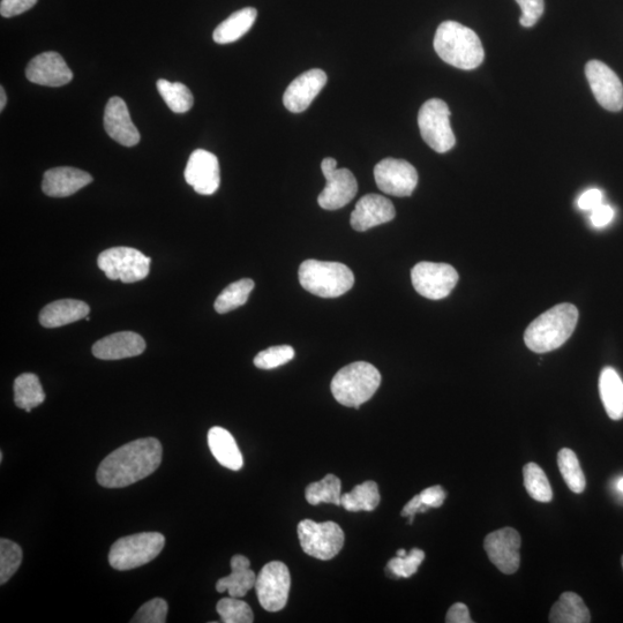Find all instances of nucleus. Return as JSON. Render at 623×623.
I'll use <instances>...</instances> for the list:
<instances>
[{
  "label": "nucleus",
  "mask_w": 623,
  "mask_h": 623,
  "mask_svg": "<svg viewBox=\"0 0 623 623\" xmlns=\"http://www.w3.org/2000/svg\"><path fill=\"white\" fill-rule=\"evenodd\" d=\"M162 445L155 438L130 442L105 457L97 469V482L107 489H122L139 482L159 469Z\"/></svg>",
  "instance_id": "obj_1"
},
{
  "label": "nucleus",
  "mask_w": 623,
  "mask_h": 623,
  "mask_svg": "<svg viewBox=\"0 0 623 623\" xmlns=\"http://www.w3.org/2000/svg\"><path fill=\"white\" fill-rule=\"evenodd\" d=\"M434 49L445 63L470 71L482 65L485 52L474 30L456 21H445L434 36Z\"/></svg>",
  "instance_id": "obj_2"
},
{
  "label": "nucleus",
  "mask_w": 623,
  "mask_h": 623,
  "mask_svg": "<svg viewBox=\"0 0 623 623\" xmlns=\"http://www.w3.org/2000/svg\"><path fill=\"white\" fill-rule=\"evenodd\" d=\"M579 310L572 304H560L539 315L525 330L524 342L537 354L557 350L573 335Z\"/></svg>",
  "instance_id": "obj_3"
},
{
  "label": "nucleus",
  "mask_w": 623,
  "mask_h": 623,
  "mask_svg": "<svg viewBox=\"0 0 623 623\" xmlns=\"http://www.w3.org/2000/svg\"><path fill=\"white\" fill-rule=\"evenodd\" d=\"M381 384V374L370 363L357 362L336 373L332 389L335 400L344 407L359 409L370 401Z\"/></svg>",
  "instance_id": "obj_4"
},
{
  "label": "nucleus",
  "mask_w": 623,
  "mask_h": 623,
  "mask_svg": "<svg viewBox=\"0 0 623 623\" xmlns=\"http://www.w3.org/2000/svg\"><path fill=\"white\" fill-rule=\"evenodd\" d=\"M298 275L302 287L321 298L341 297L355 284L354 273L339 262L306 260L300 265Z\"/></svg>",
  "instance_id": "obj_5"
},
{
  "label": "nucleus",
  "mask_w": 623,
  "mask_h": 623,
  "mask_svg": "<svg viewBox=\"0 0 623 623\" xmlns=\"http://www.w3.org/2000/svg\"><path fill=\"white\" fill-rule=\"evenodd\" d=\"M164 545L165 538L159 532H142L120 538L111 547L110 566L124 572L147 565L162 552Z\"/></svg>",
  "instance_id": "obj_6"
},
{
  "label": "nucleus",
  "mask_w": 623,
  "mask_h": 623,
  "mask_svg": "<svg viewBox=\"0 0 623 623\" xmlns=\"http://www.w3.org/2000/svg\"><path fill=\"white\" fill-rule=\"evenodd\" d=\"M418 125L422 138L435 152L444 154L455 146L450 110L445 101L432 99L425 102L419 110Z\"/></svg>",
  "instance_id": "obj_7"
},
{
  "label": "nucleus",
  "mask_w": 623,
  "mask_h": 623,
  "mask_svg": "<svg viewBox=\"0 0 623 623\" xmlns=\"http://www.w3.org/2000/svg\"><path fill=\"white\" fill-rule=\"evenodd\" d=\"M152 259L132 247H112L102 252L97 265L109 280L135 283L145 280Z\"/></svg>",
  "instance_id": "obj_8"
},
{
  "label": "nucleus",
  "mask_w": 623,
  "mask_h": 623,
  "mask_svg": "<svg viewBox=\"0 0 623 623\" xmlns=\"http://www.w3.org/2000/svg\"><path fill=\"white\" fill-rule=\"evenodd\" d=\"M298 537L304 552L322 561L335 558L344 545V532L334 522L304 520L298 525Z\"/></svg>",
  "instance_id": "obj_9"
},
{
  "label": "nucleus",
  "mask_w": 623,
  "mask_h": 623,
  "mask_svg": "<svg viewBox=\"0 0 623 623\" xmlns=\"http://www.w3.org/2000/svg\"><path fill=\"white\" fill-rule=\"evenodd\" d=\"M411 281L420 296L440 300L452 294L459 282V274L450 265L425 261L412 268Z\"/></svg>",
  "instance_id": "obj_10"
},
{
  "label": "nucleus",
  "mask_w": 623,
  "mask_h": 623,
  "mask_svg": "<svg viewBox=\"0 0 623 623\" xmlns=\"http://www.w3.org/2000/svg\"><path fill=\"white\" fill-rule=\"evenodd\" d=\"M291 576L287 566L280 561L269 562L261 569L255 582V591L262 609L279 612L288 603Z\"/></svg>",
  "instance_id": "obj_11"
},
{
  "label": "nucleus",
  "mask_w": 623,
  "mask_h": 623,
  "mask_svg": "<svg viewBox=\"0 0 623 623\" xmlns=\"http://www.w3.org/2000/svg\"><path fill=\"white\" fill-rule=\"evenodd\" d=\"M326 186L318 198V204L326 210H337L347 206L358 192L357 179L348 169H337L333 157H327L321 163Z\"/></svg>",
  "instance_id": "obj_12"
},
{
  "label": "nucleus",
  "mask_w": 623,
  "mask_h": 623,
  "mask_svg": "<svg viewBox=\"0 0 623 623\" xmlns=\"http://www.w3.org/2000/svg\"><path fill=\"white\" fill-rule=\"evenodd\" d=\"M374 178L380 191L399 198L410 197L418 184L414 165L392 157L375 165Z\"/></svg>",
  "instance_id": "obj_13"
},
{
  "label": "nucleus",
  "mask_w": 623,
  "mask_h": 623,
  "mask_svg": "<svg viewBox=\"0 0 623 623\" xmlns=\"http://www.w3.org/2000/svg\"><path fill=\"white\" fill-rule=\"evenodd\" d=\"M585 75L597 102L606 110L623 109V85L618 75L600 60H590Z\"/></svg>",
  "instance_id": "obj_14"
},
{
  "label": "nucleus",
  "mask_w": 623,
  "mask_h": 623,
  "mask_svg": "<svg viewBox=\"0 0 623 623\" xmlns=\"http://www.w3.org/2000/svg\"><path fill=\"white\" fill-rule=\"evenodd\" d=\"M487 557L501 573L512 575L521 564V536L513 528H504L487 535L484 542Z\"/></svg>",
  "instance_id": "obj_15"
},
{
  "label": "nucleus",
  "mask_w": 623,
  "mask_h": 623,
  "mask_svg": "<svg viewBox=\"0 0 623 623\" xmlns=\"http://www.w3.org/2000/svg\"><path fill=\"white\" fill-rule=\"evenodd\" d=\"M186 183L201 195H212L219 190L220 163L219 159L204 149L194 150L185 169Z\"/></svg>",
  "instance_id": "obj_16"
},
{
  "label": "nucleus",
  "mask_w": 623,
  "mask_h": 623,
  "mask_svg": "<svg viewBox=\"0 0 623 623\" xmlns=\"http://www.w3.org/2000/svg\"><path fill=\"white\" fill-rule=\"evenodd\" d=\"M26 77L36 85L62 87L70 84L73 73L62 56L57 52L48 51L30 60Z\"/></svg>",
  "instance_id": "obj_17"
},
{
  "label": "nucleus",
  "mask_w": 623,
  "mask_h": 623,
  "mask_svg": "<svg viewBox=\"0 0 623 623\" xmlns=\"http://www.w3.org/2000/svg\"><path fill=\"white\" fill-rule=\"evenodd\" d=\"M327 74L313 69L299 75L291 82L283 96L284 107L294 114H300L310 107L315 97L327 84Z\"/></svg>",
  "instance_id": "obj_18"
},
{
  "label": "nucleus",
  "mask_w": 623,
  "mask_h": 623,
  "mask_svg": "<svg viewBox=\"0 0 623 623\" xmlns=\"http://www.w3.org/2000/svg\"><path fill=\"white\" fill-rule=\"evenodd\" d=\"M396 210L393 202L379 194H367L357 202L350 217L352 229L364 232L393 221Z\"/></svg>",
  "instance_id": "obj_19"
},
{
  "label": "nucleus",
  "mask_w": 623,
  "mask_h": 623,
  "mask_svg": "<svg viewBox=\"0 0 623 623\" xmlns=\"http://www.w3.org/2000/svg\"><path fill=\"white\" fill-rule=\"evenodd\" d=\"M104 129L119 145L133 147L140 142V133L132 122L129 108L118 96L111 97L105 107Z\"/></svg>",
  "instance_id": "obj_20"
},
{
  "label": "nucleus",
  "mask_w": 623,
  "mask_h": 623,
  "mask_svg": "<svg viewBox=\"0 0 623 623\" xmlns=\"http://www.w3.org/2000/svg\"><path fill=\"white\" fill-rule=\"evenodd\" d=\"M93 182L86 171L70 167H60L45 172L42 190L51 198H66L84 189Z\"/></svg>",
  "instance_id": "obj_21"
},
{
  "label": "nucleus",
  "mask_w": 623,
  "mask_h": 623,
  "mask_svg": "<svg viewBox=\"0 0 623 623\" xmlns=\"http://www.w3.org/2000/svg\"><path fill=\"white\" fill-rule=\"evenodd\" d=\"M146 342L133 332H120L96 342L93 355L102 360H119L144 354Z\"/></svg>",
  "instance_id": "obj_22"
},
{
  "label": "nucleus",
  "mask_w": 623,
  "mask_h": 623,
  "mask_svg": "<svg viewBox=\"0 0 623 623\" xmlns=\"http://www.w3.org/2000/svg\"><path fill=\"white\" fill-rule=\"evenodd\" d=\"M250 566V560L244 555H235L231 559V574L217 581L216 590L220 594L228 591L229 596L234 598L245 597L257 582V575Z\"/></svg>",
  "instance_id": "obj_23"
},
{
  "label": "nucleus",
  "mask_w": 623,
  "mask_h": 623,
  "mask_svg": "<svg viewBox=\"0 0 623 623\" xmlns=\"http://www.w3.org/2000/svg\"><path fill=\"white\" fill-rule=\"evenodd\" d=\"M89 311V306L81 300H57L41 311L40 324L45 328L63 327L86 319Z\"/></svg>",
  "instance_id": "obj_24"
},
{
  "label": "nucleus",
  "mask_w": 623,
  "mask_h": 623,
  "mask_svg": "<svg viewBox=\"0 0 623 623\" xmlns=\"http://www.w3.org/2000/svg\"><path fill=\"white\" fill-rule=\"evenodd\" d=\"M208 446L217 462L232 471L243 468V455L232 434L223 427H213L208 432Z\"/></svg>",
  "instance_id": "obj_25"
},
{
  "label": "nucleus",
  "mask_w": 623,
  "mask_h": 623,
  "mask_svg": "<svg viewBox=\"0 0 623 623\" xmlns=\"http://www.w3.org/2000/svg\"><path fill=\"white\" fill-rule=\"evenodd\" d=\"M599 393L606 414L613 420L623 418V381L612 367H605L600 373Z\"/></svg>",
  "instance_id": "obj_26"
},
{
  "label": "nucleus",
  "mask_w": 623,
  "mask_h": 623,
  "mask_svg": "<svg viewBox=\"0 0 623 623\" xmlns=\"http://www.w3.org/2000/svg\"><path fill=\"white\" fill-rule=\"evenodd\" d=\"M258 11L254 7H245L232 13L227 20L215 29L213 39L219 44H229L242 39L257 20Z\"/></svg>",
  "instance_id": "obj_27"
},
{
  "label": "nucleus",
  "mask_w": 623,
  "mask_h": 623,
  "mask_svg": "<svg viewBox=\"0 0 623 623\" xmlns=\"http://www.w3.org/2000/svg\"><path fill=\"white\" fill-rule=\"evenodd\" d=\"M550 622L588 623L591 622V614L579 595L574 594V592H565L553 605Z\"/></svg>",
  "instance_id": "obj_28"
},
{
  "label": "nucleus",
  "mask_w": 623,
  "mask_h": 623,
  "mask_svg": "<svg viewBox=\"0 0 623 623\" xmlns=\"http://www.w3.org/2000/svg\"><path fill=\"white\" fill-rule=\"evenodd\" d=\"M45 401V394L39 377L33 373L21 374L14 381V402L27 412L39 407Z\"/></svg>",
  "instance_id": "obj_29"
},
{
  "label": "nucleus",
  "mask_w": 623,
  "mask_h": 623,
  "mask_svg": "<svg viewBox=\"0 0 623 623\" xmlns=\"http://www.w3.org/2000/svg\"><path fill=\"white\" fill-rule=\"evenodd\" d=\"M380 504L378 484L369 480L341 497V506L348 512H373Z\"/></svg>",
  "instance_id": "obj_30"
},
{
  "label": "nucleus",
  "mask_w": 623,
  "mask_h": 623,
  "mask_svg": "<svg viewBox=\"0 0 623 623\" xmlns=\"http://www.w3.org/2000/svg\"><path fill=\"white\" fill-rule=\"evenodd\" d=\"M157 90L169 109L175 114H186L194 103L191 90L180 82H170L160 79L156 84Z\"/></svg>",
  "instance_id": "obj_31"
},
{
  "label": "nucleus",
  "mask_w": 623,
  "mask_h": 623,
  "mask_svg": "<svg viewBox=\"0 0 623 623\" xmlns=\"http://www.w3.org/2000/svg\"><path fill=\"white\" fill-rule=\"evenodd\" d=\"M305 497L312 506H318L322 502L341 506V480L334 475H327L320 482L307 486Z\"/></svg>",
  "instance_id": "obj_32"
},
{
  "label": "nucleus",
  "mask_w": 623,
  "mask_h": 623,
  "mask_svg": "<svg viewBox=\"0 0 623 623\" xmlns=\"http://www.w3.org/2000/svg\"><path fill=\"white\" fill-rule=\"evenodd\" d=\"M254 287V281L251 279H243L230 284L217 297L214 305L216 312L225 314L245 305Z\"/></svg>",
  "instance_id": "obj_33"
},
{
  "label": "nucleus",
  "mask_w": 623,
  "mask_h": 623,
  "mask_svg": "<svg viewBox=\"0 0 623 623\" xmlns=\"http://www.w3.org/2000/svg\"><path fill=\"white\" fill-rule=\"evenodd\" d=\"M558 465L562 477H564L569 490L581 494L587 486V480L583 474L579 459L572 449H561L558 454Z\"/></svg>",
  "instance_id": "obj_34"
},
{
  "label": "nucleus",
  "mask_w": 623,
  "mask_h": 623,
  "mask_svg": "<svg viewBox=\"0 0 623 623\" xmlns=\"http://www.w3.org/2000/svg\"><path fill=\"white\" fill-rule=\"evenodd\" d=\"M524 486L530 497L539 502H551L553 491L549 478L536 463H529L523 469Z\"/></svg>",
  "instance_id": "obj_35"
},
{
  "label": "nucleus",
  "mask_w": 623,
  "mask_h": 623,
  "mask_svg": "<svg viewBox=\"0 0 623 623\" xmlns=\"http://www.w3.org/2000/svg\"><path fill=\"white\" fill-rule=\"evenodd\" d=\"M21 562V547L12 540L0 539V584L4 585L11 580L18 572Z\"/></svg>",
  "instance_id": "obj_36"
},
{
  "label": "nucleus",
  "mask_w": 623,
  "mask_h": 623,
  "mask_svg": "<svg viewBox=\"0 0 623 623\" xmlns=\"http://www.w3.org/2000/svg\"><path fill=\"white\" fill-rule=\"evenodd\" d=\"M216 611L225 623H251L254 615L249 604L239 598H223L216 605Z\"/></svg>",
  "instance_id": "obj_37"
},
{
  "label": "nucleus",
  "mask_w": 623,
  "mask_h": 623,
  "mask_svg": "<svg viewBox=\"0 0 623 623\" xmlns=\"http://www.w3.org/2000/svg\"><path fill=\"white\" fill-rule=\"evenodd\" d=\"M295 357L294 348L290 345H279L259 352L254 358V365L260 370H274L288 364Z\"/></svg>",
  "instance_id": "obj_38"
},
{
  "label": "nucleus",
  "mask_w": 623,
  "mask_h": 623,
  "mask_svg": "<svg viewBox=\"0 0 623 623\" xmlns=\"http://www.w3.org/2000/svg\"><path fill=\"white\" fill-rule=\"evenodd\" d=\"M424 559V551L414 549L410 551L407 557H397L390 560L387 565V570L395 577H404V579H409V577L417 573V570L420 565L423 564Z\"/></svg>",
  "instance_id": "obj_39"
},
{
  "label": "nucleus",
  "mask_w": 623,
  "mask_h": 623,
  "mask_svg": "<svg viewBox=\"0 0 623 623\" xmlns=\"http://www.w3.org/2000/svg\"><path fill=\"white\" fill-rule=\"evenodd\" d=\"M168 604L164 599L155 598L142 605L131 620L132 623H164L167 621Z\"/></svg>",
  "instance_id": "obj_40"
},
{
  "label": "nucleus",
  "mask_w": 623,
  "mask_h": 623,
  "mask_svg": "<svg viewBox=\"0 0 623 623\" xmlns=\"http://www.w3.org/2000/svg\"><path fill=\"white\" fill-rule=\"evenodd\" d=\"M516 2L522 10L521 25L525 28L534 27L544 14V0H516Z\"/></svg>",
  "instance_id": "obj_41"
},
{
  "label": "nucleus",
  "mask_w": 623,
  "mask_h": 623,
  "mask_svg": "<svg viewBox=\"0 0 623 623\" xmlns=\"http://www.w3.org/2000/svg\"><path fill=\"white\" fill-rule=\"evenodd\" d=\"M37 0H2L0 3V14L4 18L17 17L22 13L33 9Z\"/></svg>",
  "instance_id": "obj_42"
},
{
  "label": "nucleus",
  "mask_w": 623,
  "mask_h": 623,
  "mask_svg": "<svg viewBox=\"0 0 623 623\" xmlns=\"http://www.w3.org/2000/svg\"><path fill=\"white\" fill-rule=\"evenodd\" d=\"M420 499L429 508H439L444 505L446 492L441 486H432L419 494Z\"/></svg>",
  "instance_id": "obj_43"
},
{
  "label": "nucleus",
  "mask_w": 623,
  "mask_h": 623,
  "mask_svg": "<svg viewBox=\"0 0 623 623\" xmlns=\"http://www.w3.org/2000/svg\"><path fill=\"white\" fill-rule=\"evenodd\" d=\"M614 219V210L609 205H599L591 210V223L595 228H605Z\"/></svg>",
  "instance_id": "obj_44"
},
{
  "label": "nucleus",
  "mask_w": 623,
  "mask_h": 623,
  "mask_svg": "<svg viewBox=\"0 0 623 623\" xmlns=\"http://www.w3.org/2000/svg\"><path fill=\"white\" fill-rule=\"evenodd\" d=\"M446 622L448 623H472L468 606L463 603H456L450 607Z\"/></svg>",
  "instance_id": "obj_45"
},
{
  "label": "nucleus",
  "mask_w": 623,
  "mask_h": 623,
  "mask_svg": "<svg viewBox=\"0 0 623 623\" xmlns=\"http://www.w3.org/2000/svg\"><path fill=\"white\" fill-rule=\"evenodd\" d=\"M603 204V193L598 189H591L584 192L579 199V207L582 210H594Z\"/></svg>",
  "instance_id": "obj_46"
},
{
  "label": "nucleus",
  "mask_w": 623,
  "mask_h": 623,
  "mask_svg": "<svg viewBox=\"0 0 623 623\" xmlns=\"http://www.w3.org/2000/svg\"><path fill=\"white\" fill-rule=\"evenodd\" d=\"M430 508L427 507L422 499H420V495H416V497L412 498L407 505L404 506L401 515L403 517H409V523L414 522L415 516L418 513H425Z\"/></svg>",
  "instance_id": "obj_47"
},
{
  "label": "nucleus",
  "mask_w": 623,
  "mask_h": 623,
  "mask_svg": "<svg viewBox=\"0 0 623 623\" xmlns=\"http://www.w3.org/2000/svg\"><path fill=\"white\" fill-rule=\"evenodd\" d=\"M7 97L4 87H0V111H4L6 107Z\"/></svg>",
  "instance_id": "obj_48"
},
{
  "label": "nucleus",
  "mask_w": 623,
  "mask_h": 623,
  "mask_svg": "<svg viewBox=\"0 0 623 623\" xmlns=\"http://www.w3.org/2000/svg\"><path fill=\"white\" fill-rule=\"evenodd\" d=\"M615 487H617V491L623 495V477L618 479L617 485H615Z\"/></svg>",
  "instance_id": "obj_49"
},
{
  "label": "nucleus",
  "mask_w": 623,
  "mask_h": 623,
  "mask_svg": "<svg viewBox=\"0 0 623 623\" xmlns=\"http://www.w3.org/2000/svg\"><path fill=\"white\" fill-rule=\"evenodd\" d=\"M396 554H397V557H400V558L407 557V555H408V553L405 552V550H399V551H397Z\"/></svg>",
  "instance_id": "obj_50"
},
{
  "label": "nucleus",
  "mask_w": 623,
  "mask_h": 623,
  "mask_svg": "<svg viewBox=\"0 0 623 623\" xmlns=\"http://www.w3.org/2000/svg\"><path fill=\"white\" fill-rule=\"evenodd\" d=\"M621 562H622V568H623V557H622V559H621Z\"/></svg>",
  "instance_id": "obj_51"
}]
</instances>
